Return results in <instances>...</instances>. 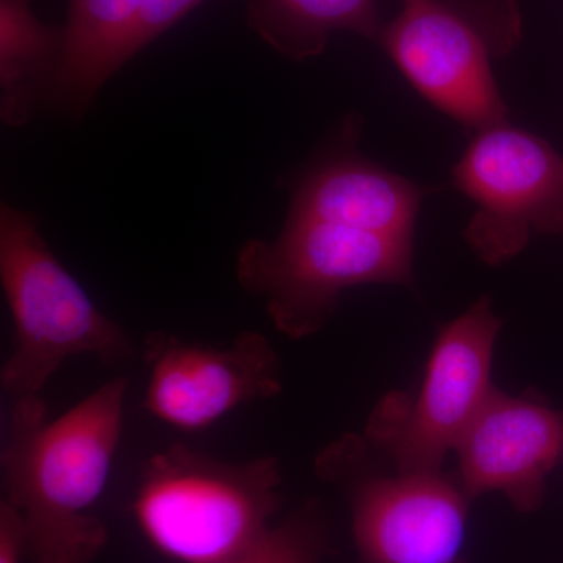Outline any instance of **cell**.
Listing matches in <instances>:
<instances>
[{
    "label": "cell",
    "instance_id": "obj_11",
    "mask_svg": "<svg viewBox=\"0 0 563 563\" xmlns=\"http://www.w3.org/2000/svg\"><path fill=\"white\" fill-rule=\"evenodd\" d=\"M421 202V188L413 181L357 155L342 154L318 163L299 180L288 218L413 239Z\"/></svg>",
    "mask_w": 563,
    "mask_h": 563
},
{
    "label": "cell",
    "instance_id": "obj_7",
    "mask_svg": "<svg viewBox=\"0 0 563 563\" xmlns=\"http://www.w3.org/2000/svg\"><path fill=\"white\" fill-rule=\"evenodd\" d=\"M318 474L346 488L352 537L363 563H470L466 521L472 499L442 473L369 474L362 440L322 451Z\"/></svg>",
    "mask_w": 563,
    "mask_h": 563
},
{
    "label": "cell",
    "instance_id": "obj_14",
    "mask_svg": "<svg viewBox=\"0 0 563 563\" xmlns=\"http://www.w3.org/2000/svg\"><path fill=\"white\" fill-rule=\"evenodd\" d=\"M247 25L290 62L318 57L333 32L379 41L377 0H250Z\"/></svg>",
    "mask_w": 563,
    "mask_h": 563
},
{
    "label": "cell",
    "instance_id": "obj_13",
    "mask_svg": "<svg viewBox=\"0 0 563 563\" xmlns=\"http://www.w3.org/2000/svg\"><path fill=\"white\" fill-rule=\"evenodd\" d=\"M32 3L0 0V114L9 128L46 107L65 44V27L44 24Z\"/></svg>",
    "mask_w": 563,
    "mask_h": 563
},
{
    "label": "cell",
    "instance_id": "obj_3",
    "mask_svg": "<svg viewBox=\"0 0 563 563\" xmlns=\"http://www.w3.org/2000/svg\"><path fill=\"white\" fill-rule=\"evenodd\" d=\"M280 485L277 459L224 462L174 443L141 466L133 515L162 554L181 563H220L272 528Z\"/></svg>",
    "mask_w": 563,
    "mask_h": 563
},
{
    "label": "cell",
    "instance_id": "obj_4",
    "mask_svg": "<svg viewBox=\"0 0 563 563\" xmlns=\"http://www.w3.org/2000/svg\"><path fill=\"white\" fill-rule=\"evenodd\" d=\"M236 279L243 290L265 301L277 331L302 340L328 324L347 288L412 287L413 239L288 218L276 240L244 244L236 257Z\"/></svg>",
    "mask_w": 563,
    "mask_h": 563
},
{
    "label": "cell",
    "instance_id": "obj_17",
    "mask_svg": "<svg viewBox=\"0 0 563 563\" xmlns=\"http://www.w3.org/2000/svg\"><path fill=\"white\" fill-rule=\"evenodd\" d=\"M404 5H407V3H413L417 2V0H402Z\"/></svg>",
    "mask_w": 563,
    "mask_h": 563
},
{
    "label": "cell",
    "instance_id": "obj_5",
    "mask_svg": "<svg viewBox=\"0 0 563 563\" xmlns=\"http://www.w3.org/2000/svg\"><path fill=\"white\" fill-rule=\"evenodd\" d=\"M520 36L515 0H417L377 43L426 101L476 133L507 121L493 62Z\"/></svg>",
    "mask_w": 563,
    "mask_h": 563
},
{
    "label": "cell",
    "instance_id": "obj_16",
    "mask_svg": "<svg viewBox=\"0 0 563 563\" xmlns=\"http://www.w3.org/2000/svg\"><path fill=\"white\" fill-rule=\"evenodd\" d=\"M25 558V532L20 515L0 503V563H21Z\"/></svg>",
    "mask_w": 563,
    "mask_h": 563
},
{
    "label": "cell",
    "instance_id": "obj_6",
    "mask_svg": "<svg viewBox=\"0 0 563 563\" xmlns=\"http://www.w3.org/2000/svg\"><path fill=\"white\" fill-rule=\"evenodd\" d=\"M501 328L490 299L481 298L440 331L417 398L404 401L396 393L377 407L366 439L396 472L440 473L495 390L493 354Z\"/></svg>",
    "mask_w": 563,
    "mask_h": 563
},
{
    "label": "cell",
    "instance_id": "obj_12",
    "mask_svg": "<svg viewBox=\"0 0 563 563\" xmlns=\"http://www.w3.org/2000/svg\"><path fill=\"white\" fill-rule=\"evenodd\" d=\"M146 0H69L60 65L46 107L80 118L133 57L132 40Z\"/></svg>",
    "mask_w": 563,
    "mask_h": 563
},
{
    "label": "cell",
    "instance_id": "obj_2",
    "mask_svg": "<svg viewBox=\"0 0 563 563\" xmlns=\"http://www.w3.org/2000/svg\"><path fill=\"white\" fill-rule=\"evenodd\" d=\"M0 280L14 322L0 385L13 409L46 406L41 391L66 358L92 355L114 365L135 354L131 336L55 257L36 214L7 202L0 207Z\"/></svg>",
    "mask_w": 563,
    "mask_h": 563
},
{
    "label": "cell",
    "instance_id": "obj_10",
    "mask_svg": "<svg viewBox=\"0 0 563 563\" xmlns=\"http://www.w3.org/2000/svg\"><path fill=\"white\" fill-rule=\"evenodd\" d=\"M455 454L457 483L472 501L503 493L518 512H536L563 457V412L495 388Z\"/></svg>",
    "mask_w": 563,
    "mask_h": 563
},
{
    "label": "cell",
    "instance_id": "obj_8",
    "mask_svg": "<svg viewBox=\"0 0 563 563\" xmlns=\"http://www.w3.org/2000/svg\"><path fill=\"white\" fill-rule=\"evenodd\" d=\"M473 135L453 180L477 207L463 231L474 254L499 266L533 235L563 236V155L509 121Z\"/></svg>",
    "mask_w": 563,
    "mask_h": 563
},
{
    "label": "cell",
    "instance_id": "obj_15",
    "mask_svg": "<svg viewBox=\"0 0 563 563\" xmlns=\"http://www.w3.org/2000/svg\"><path fill=\"white\" fill-rule=\"evenodd\" d=\"M328 543L320 506L310 503L280 525L272 526L242 553L220 563H321Z\"/></svg>",
    "mask_w": 563,
    "mask_h": 563
},
{
    "label": "cell",
    "instance_id": "obj_9",
    "mask_svg": "<svg viewBox=\"0 0 563 563\" xmlns=\"http://www.w3.org/2000/svg\"><path fill=\"white\" fill-rule=\"evenodd\" d=\"M143 358L151 376L144 409L181 431L210 428L240 406L282 391L279 355L261 332L210 347L155 331L144 340Z\"/></svg>",
    "mask_w": 563,
    "mask_h": 563
},
{
    "label": "cell",
    "instance_id": "obj_1",
    "mask_svg": "<svg viewBox=\"0 0 563 563\" xmlns=\"http://www.w3.org/2000/svg\"><path fill=\"white\" fill-rule=\"evenodd\" d=\"M128 379L117 377L54 421L11 422L2 481L32 563H92L109 529L92 507L121 442Z\"/></svg>",
    "mask_w": 563,
    "mask_h": 563
}]
</instances>
